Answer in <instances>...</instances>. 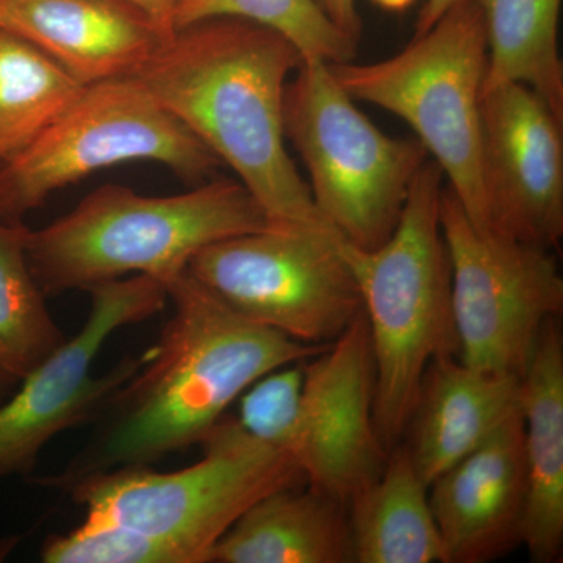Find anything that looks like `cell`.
Wrapping results in <instances>:
<instances>
[{"label": "cell", "instance_id": "obj_1", "mask_svg": "<svg viewBox=\"0 0 563 563\" xmlns=\"http://www.w3.org/2000/svg\"><path fill=\"white\" fill-rule=\"evenodd\" d=\"M166 291L172 318L147 361L111 396L90 442L60 472L31 483L66 493L95 474L152 465L187 450L255 380L328 347L246 320L188 272L168 282Z\"/></svg>", "mask_w": 563, "mask_h": 563}, {"label": "cell", "instance_id": "obj_2", "mask_svg": "<svg viewBox=\"0 0 563 563\" xmlns=\"http://www.w3.org/2000/svg\"><path fill=\"white\" fill-rule=\"evenodd\" d=\"M301 63L279 33L217 18L174 32L132 79L235 172L272 228L333 231L285 144V87Z\"/></svg>", "mask_w": 563, "mask_h": 563}, {"label": "cell", "instance_id": "obj_3", "mask_svg": "<svg viewBox=\"0 0 563 563\" xmlns=\"http://www.w3.org/2000/svg\"><path fill=\"white\" fill-rule=\"evenodd\" d=\"M268 225L239 180L206 181L163 198L103 185L60 220L29 229L25 257L46 298L125 276H150L166 287L207 244Z\"/></svg>", "mask_w": 563, "mask_h": 563}, {"label": "cell", "instance_id": "obj_4", "mask_svg": "<svg viewBox=\"0 0 563 563\" xmlns=\"http://www.w3.org/2000/svg\"><path fill=\"white\" fill-rule=\"evenodd\" d=\"M443 180L429 158L383 246L362 251L342 243L372 336L374 421L388 451L404 440L428 366L459 357L451 265L440 225Z\"/></svg>", "mask_w": 563, "mask_h": 563}, {"label": "cell", "instance_id": "obj_5", "mask_svg": "<svg viewBox=\"0 0 563 563\" xmlns=\"http://www.w3.org/2000/svg\"><path fill=\"white\" fill-rule=\"evenodd\" d=\"M329 66L355 102L390 111L412 128L474 228L490 232L481 169L487 36L479 2L457 3L383 62Z\"/></svg>", "mask_w": 563, "mask_h": 563}, {"label": "cell", "instance_id": "obj_6", "mask_svg": "<svg viewBox=\"0 0 563 563\" xmlns=\"http://www.w3.org/2000/svg\"><path fill=\"white\" fill-rule=\"evenodd\" d=\"M203 457L179 472L122 466L70 487L87 517L103 518L172 544L185 563H210L211 550L247 509L272 492L306 484L290 454L221 418Z\"/></svg>", "mask_w": 563, "mask_h": 563}, {"label": "cell", "instance_id": "obj_7", "mask_svg": "<svg viewBox=\"0 0 563 563\" xmlns=\"http://www.w3.org/2000/svg\"><path fill=\"white\" fill-rule=\"evenodd\" d=\"M284 129L322 220L357 250L383 246L429 161L420 140L379 131L317 58L302 60L285 87Z\"/></svg>", "mask_w": 563, "mask_h": 563}, {"label": "cell", "instance_id": "obj_8", "mask_svg": "<svg viewBox=\"0 0 563 563\" xmlns=\"http://www.w3.org/2000/svg\"><path fill=\"white\" fill-rule=\"evenodd\" d=\"M135 161L162 163L195 185L222 165L132 77L88 85L31 146L0 163V221L18 224L62 188Z\"/></svg>", "mask_w": 563, "mask_h": 563}, {"label": "cell", "instance_id": "obj_9", "mask_svg": "<svg viewBox=\"0 0 563 563\" xmlns=\"http://www.w3.org/2000/svg\"><path fill=\"white\" fill-rule=\"evenodd\" d=\"M325 229L268 228L207 244L187 272L233 312L307 344H331L362 312L357 282Z\"/></svg>", "mask_w": 563, "mask_h": 563}, {"label": "cell", "instance_id": "obj_10", "mask_svg": "<svg viewBox=\"0 0 563 563\" xmlns=\"http://www.w3.org/2000/svg\"><path fill=\"white\" fill-rule=\"evenodd\" d=\"M440 225L451 265L459 358L473 368L523 376L544 325L563 312L554 251L477 231L448 185Z\"/></svg>", "mask_w": 563, "mask_h": 563}, {"label": "cell", "instance_id": "obj_11", "mask_svg": "<svg viewBox=\"0 0 563 563\" xmlns=\"http://www.w3.org/2000/svg\"><path fill=\"white\" fill-rule=\"evenodd\" d=\"M88 292L91 309L81 331L0 402V483L13 476H31L41 451L52 439L98 420L114 391L147 361L144 351L125 355L101 376L91 374L96 355L118 329L165 309V285L150 276H131L98 285Z\"/></svg>", "mask_w": 563, "mask_h": 563}, {"label": "cell", "instance_id": "obj_12", "mask_svg": "<svg viewBox=\"0 0 563 563\" xmlns=\"http://www.w3.org/2000/svg\"><path fill=\"white\" fill-rule=\"evenodd\" d=\"M376 363L365 312L303 362L292 457L314 490L347 506L383 474L390 451L374 421Z\"/></svg>", "mask_w": 563, "mask_h": 563}, {"label": "cell", "instance_id": "obj_13", "mask_svg": "<svg viewBox=\"0 0 563 563\" xmlns=\"http://www.w3.org/2000/svg\"><path fill=\"white\" fill-rule=\"evenodd\" d=\"M481 169L488 228L555 250L563 235V118L517 81L484 91Z\"/></svg>", "mask_w": 563, "mask_h": 563}, {"label": "cell", "instance_id": "obj_14", "mask_svg": "<svg viewBox=\"0 0 563 563\" xmlns=\"http://www.w3.org/2000/svg\"><path fill=\"white\" fill-rule=\"evenodd\" d=\"M526 501L528 470L518 410L429 487L448 563H487L509 554L521 544Z\"/></svg>", "mask_w": 563, "mask_h": 563}, {"label": "cell", "instance_id": "obj_15", "mask_svg": "<svg viewBox=\"0 0 563 563\" xmlns=\"http://www.w3.org/2000/svg\"><path fill=\"white\" fill-rule=\"evenodd\" d=\"M0 27L31 41L85 87L135 76L168 40L124 0H0Z\"/></svg>", "mask_w": 563, "mask_h": 563}, {"label": "cell", "instance_id": "obj_16", "mask_svg": "<svg viewBox=\"0 0 563 563\" xmlns=\"http://www.w3.org/2000/svg\"><path fill=\"white\" fill-rule=\"evenodd\" d=\"M520 383L517 374L473 368L457 355L428 366L404 443L428 487L520 410Z\"/></svg>", "mask_w": 563, "mask_h": 563}, {"label": "cell", "instance_id": "obj_17", "mask_svg": "<svg viewBox=\"0 0 563 563\" xmlns=\"http://www.w3.org/2000/svg\"><path fill=\"white\" fill-rule=\"evenodd\" d=\"M528 470L521 544L536 563L561 561L563 548V336L544 325L520 383Z\"/></svg>", "mask_w": 563, "mask_h": 563}, {"label": "cell", "instance_id": "obj_18", "mask_svg": "<svg viewBox=\"0 0 563 563\" xmlns=\"http://www.w3.org/2000/svg\"><path fill=\"white\" fill-rule=\"evenodd\" d=\"M213 563H355L347 506L307 484L252 504L211 550Z\"/></svg>", "mask_w": 563, "mask_h": 563}, {"label": "cell", "instance_id": "obj_19", "mask_svg": "<svg viewBox=\"0 0 563 563\" xmlns=\"http://www.w3.org/2000/svg\"><path fill=\"white\" fill-rule=\"evenodd\" d=\"M347 512L355 563H448L429 487L406 444L393 448L383 474Z\"/></svg>", "mask_w": 563, "mask_h": 563}, {"label": "cell", "instance_id": "obj_20", "mask_svg": "<svg viewBox=\"0 0 563 563\" xmlns=\"http://www.w3.org/2000/svg\"><path fill=\"white\" fill-rule=\"evenodd\" d=\"M487 36L484 91L517 81L542 96L563 118L559 52L562 0H477Z\"/></svg>", "mask_w": 563, "mask_h": 563}, {"label": "cell", "instance_id": "obj_21", "mask_svg": "<svg viewBox=\"0 0 563 563\" xmlns=\"http://www.w3.org/2000/svg\"><path fill=\"white\" fill-rule=\"evenodd\" d=\"M27 231L0 221V402L66 342L29 268Z\"/></svg>", "mask_w": 563, "mask_h": 563}, {"label": "cell", "instance_id": "obj_22", "mask_svg": "<svg viewBox=\"0 0 563 563\" xmlns=\"http://www.w3.org/2000/svg\"><path fill=\"white\" fill-rule=\"evenodd\" d=\"M84 88L31 41L0 27V163L31 146Z\"/></svg>", "mask_w": 563, "mask_h": 563}, {"label": "cell", "instance_id": "obj_23", "mask_svg": "<svg viewBox=\"0 0 563 563\" xmlns=\"http://www.w3.org/2000/svg\"><path fill=\"white\" fill-rule=\"evenodd\" d=\"M217 18H235L279 33L302 60L354 62L361 43L343 32L317 0H180L174 32Z\"/></svg>", "mask_w": 563, "mask_h": 563}, {"label": "cell", "instance_id": "obj_24", "mask_svg": "<svg viewBox=\"0 0 563 563\" xmlns=\"http://www.w3.org/2000/svg\"><path fill=\"white\" fill-rule=\"evenodd\" d=\"M40 555L46 563H185L172 544L95 517L68 533H52Z\"/></svg>", "mask_w": 563, "mask_h": 563}, {"label": "cell", "instance_id": "obj_25", "mask_svg": "<svg viewBox=\"0 0 563 563\" xmlns=\"http://www.w3.org/2000/svg\"><path fill=\"white\" fill-rule=\"evenodd\" d=\"M302 380L303 362L265 374L240 396L236 418L244 431L291 457L298 435Z\"/></svg>", "mask_w": 563, "mask_h": 563}, {"label": "cell", "instance_id": "obj_26", "mask_svg": "<svg viewBox=\"0 0 563 563\" xmlns=\"http://www.w3.org/2000/svg\"><path fill=\"white\" fill-rule=\"evenodd\" d=\"M317 2L343 32L361 41L362 20L355 0H317Z\"/></svg>", "mask_w": 563, "mask_h": 563}, {"label": "cell", "instance_id": "obj_27", "mask_svg": "<svg viewBox=\"0 0 563 563\" xmlns=\"http://www.w3.org/2000/svg\"><path fill=\"white\" fill-rule=\"evenodd\" d=\"M132 3L136 9L143 11L155 25L158 31L169 38L174 32V13L180 0H124Z\"/></svg>", "mask_w": 563, "mask_h": 563}, {"label": "cell", "instance_id": "obj_28", "mask_svg": "<svg viewBox=\"0 0 563 563\" xmlns=\"http://www.w3.org/2000/svg\"><path fill=\"white\" fill-rule=\"evenodd\" d=\"M461 2L463 0H426L420 13H418L417 22H415V36L428 32L448 10L453 9Z\"/></svg>", "mask_w": 563, "mask_h": 563}, {"label": "cell", "instance_id": "obj_29", "mask_svg": "<svg viewBox=\"0 0 563 563\" xmlns=\"http://www.w3.org/2000/svg\"><path fill=\"white\" fill-rule=\"evenodd\" d=\"M372 2L387 11H402L409 9L415 0H372Z\"/></svg>", "mask_w": 563, "mask_h": 563}]
</instances>
